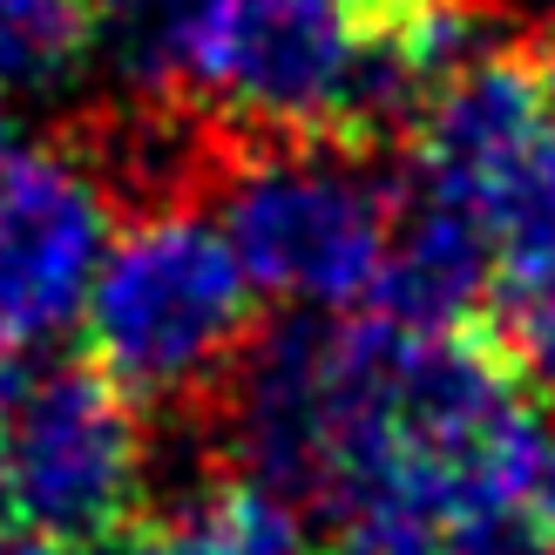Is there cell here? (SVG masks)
I'll list each match as a JSON object with an SVG mask.
<instances>
[{
    "label": "cell",
    "instance_id": "1",
    "mask_svg": "<svg viewBox=\"0 0 555 555\" xmlns=\"http://www.w3.org/2000/svg\"><path fill=\"white\" fill-rule=\"evenodd\" d=\"M264 319L224 224L204 210H150L108 237L81 298V352L143 413L204 427Z\"/></svg>",
    "mask_w": 555,
    "mask_h": 555
},
{
    "label": "cell",
    "instance_id": "2",
    "mask_svg": "<svg viewBox=\"0 0 555 555\" xmlns=\"http://www.w3.org/2000/svg\"><path fill=\"white\" fill-rule=\"evenodd\" d=\"M400 190L406 163L393 156H359L319 129L237 122L210 210L224 217V237L258 298L339 312L373 292Z\"/></svg>",
    "mask_w": 555,
    "mask_h": 555
},
{
    "label": "cell",
    "instance_id": "3",
    "mask_svg": "<svg viewBox=\"0 0 555 555\" xmlns=\"http://www.w3.org/2000/svg\"><path fill=\"white\" fill-rule=\"evenodd\" d=\"M8 461L21 529L89 555L150 508V413L89 352L21 366L8 393Z\"/></svg>",
    "mask_w": 555,
    "mask_h": 555
},
{
    "label": "cell",
    "instance_id": "4",
    "mask_svg": "<svg viewBox=\"0 0 555 555\" xmlns=\"http://www.w3.org/2000/svg\"><path fill=\"white\" fill-rule=\"evenodd\" d=\"M108 237L116 210L62 135L0 163V352L27 359L68 332Z\"/></svg>",
    "mask_w": 555,
    "mask_h": 555
},
{
    "label": "cell",
    "instance_id": "5",
    "mask_svg": "<svg viewBox=\"0 0 555 555\" xmlns=\"http://www.w3.org/2000/svg\"><path fill=\"white\" fill-rule=\"evenodd\" d=\"M494 292V244L481 231L475 204L461 190L421 177L406 163V190L386 231V258L373 271V312L400 319L413 332H454L481 319Z\"/></svg>",
    "mask_w": 555,
    "mask_h": 555
},
{
    "label": "cell",
    "instance_id": "6",
    "mask_svg": "<svg viewBox=\"0 0 555 555\" xmlns=\"http://www.w3.org/2000/svg\"><path fill=\"white\" fill-rule=\"evenodd\" d=\"M163 515H170L177 555H312V535L298 529L305 515L231 467H210V481Z\"/></svg>",
    "mask_w": 555,
    "mask_h": 555
},
{
    "label": "cell",
    "instance_id": "7",
    "mask_svg": "<svg viewBox=\"0 0 555 555\" xmlns=\"http://www.w3.org/2000/svg\"><path fill=\"white\" fill-rule=\"evenodd\" d=\"M95 0H0V89L48 95L89 62L102 35Z\"/></svg>",
    "mask_w": 555,
    "mask_h": 555
},
{
    "label": "cell",
    "instance_id": "8",
    "mask_svg": "<svg viewBox=\"0 0 555 555\" xmlns=\"http://www.w3.org/2000/svg\"><path fill=\"white\" fill-rule=\"evenodd\" d=\"M481 332L502 359L521 373V386L542 400H555V264L529 278H494V292L481 305Z\"/></svg>",
    "mask_w": 555,
    "mask_h": 555
},
{
    "label": "cell",
    "instance_id": "9",
    "mask_svg": "<svg viewBox=\"0 0 555 555\" xmlns=\"http://www.w3.org/2000/svg\"><path fill=\"white\" fill-rule=\"evenodd\" d=\"M312 555H440V521L421 508H393V502L346 508L325 521Z\"/></svg>",
    "mask_w": 555,
    "mask_h": 555
},
{
    "label": "cell",
    "instance_id": "10",
    "mask_svg": "<svg viewBox=\"0 0 555 555\" xmlns=\"http://www.w3.org/2000/svg\"><path fill=\"white\" fill-rule=\"evenodd\" d=\"M440 555H555V542L521 502H488L440 521Z\"/></svg>",
    "mask_w": 555,
    "mask_h": 555
},
{
    "label": "cell",
    "instance_id": "11",
    "mask_svg": "<svg viewBox=\"0 0 555 555\" xmlns=\"http://www.w3.org/2000/svg\"><path fill=\"white\" fill-rule=\"evenodd\" d=\"M521 508H529L542 521V535L555 542V427H542V440H535V461H529V475H521Z\"/></svg>",
    "mask_w": 555,
    "mask_h": 555
},
{
    "label": "cell",
    "instance_id": "12",
    "mask_svg": "<svg viewBox=\"0 0 555 555\" xmlns=\"http://www.w3.org/2000/svg\"><path fill=\"white\" fill-rule=\"evenodd\" d=\"M89 555H177L170 515H163V508L150 502V508H143V515H135L129 529H122V535H108V542H102V548H89Z\"/></svg>",
    "mask_w": 555,
    "mask_h": 555
},
{
    "label": "cell",
    "instance_id": "13",
    "mask_svg": "<svg viewBox=\"0 0 555 555\" xmlns=\"http://www.w3.org/2000/svg\"><path fill=\"white\" fill-rule=\"evenodd\" d=\"M21 366H27V359L0 352V535H14V529H21V502H14V461H8V393H14Z\"/></svg>",
    "mask_w": 555,
    "mask_h": 555
},
{
    "label": "cell",
    "instance_id": "14",
    "mask_svg": "<svg viewBox=\"0 0 555 555\" xmlns=\"http://www.w3.org/2000/svg\"><path fill=\"white\" fill-rule=\"evenodd\" d=\"M521 48H529V62H535L542 102H548V122H555V14L542 21V35H535V41H521Z\"/></svg>",
    "mask_w": 555,
    "mask_h": 555
},
{
    "label": "cell",
    "instance_id": "15",
    "mask_svg": "<svg viewBox=\"0 0 555 555\" xmlns=\"http://www.w3.org/2000/svg\"><path fill=\"white\" fill-rule=\"evenodd\" d=\"M0 555H68V548L35 535V529H14V535H0Z\"/></svg>",
    "mask_w": 555,
    "mask_h": 555
},
{
    "label": "cell",
    "instance_id": "16",
    "mask_svg": "<svg viewBox=\"0 0 555 555\" xmlns=\"http://www.w3.org/2000/svg\"><path fill=\"white\" fill-rule=\"evenodd\" d=\"M95 8H102V21H122L129 8H143V0H95Z\"/></svg>",
    "mask_w": 555,
    "mask_h": 555
}]
</instances>
